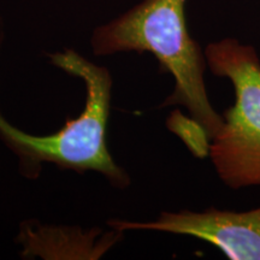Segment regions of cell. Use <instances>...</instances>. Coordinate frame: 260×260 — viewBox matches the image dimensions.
<instances>
[{
    "label": "cell",
    "instance_id": "6da1fadb",
    "mask_svg": "<svg viewBox=\"0 0 260 260\" xmlns=\"http://www.w3.org/2000/svg\"><path fill=\"white\" fill-rule=\"evenodd\" d=\"M90 46L95 56L124 52L152 53L175 88L160 107L181 105L211 140L223 124L205 84V51L187 27L186 0H142L118 17L94 29Z\"/></svg>",
    "mask_w": 260,
    "mask_h": 260
},
{
    "label": "cell",
    "instance_id": "7a4b0ae2",
    "mask_svg": "<svg viewBox=\"0 0 260 260\" xmlns=\"http://www.w3.org/2000/svg\"><path fill=\"white\" fill-rule=\"evenodd\" d=\"M51 63L79 77L86 87V103L79 117L46 135H32L16 128L0 112V139L19 159L24 176L37 178L42 164L63 170L96 171L113 187L126 188L130 177L113 160L106 145V128L111 106L112 79L106 68L92 63L74 50L51 53Z\"/></svg>",
    "mask_w": 260,
    "mask_h": 260
},
{
    "label": "cell",
    "instance_id": "3957f363",
    "mask_svg": "<svg viewBox=\"0 0 260 260\" xmlns=\"http://www.w3.org/2000/svg\"><path fill=\"white\" fill-rule=\"evenodd\" d=\"M209 69L232 82L235 102L210 141L209 155L230 189L260 187V58L254 46L235 38L205 47Z\"/></svg>",
    "mask_w": 260,
    "mask_h": 260
},
{
    "label": "cell",
    "instance_id": "277c9868",
    "mask_svg": "<svg viewBox=\"0 0 260 260\" xmlns=\"http://www.w3.org/2000/svg\"><path fill=\"white\" fill-rule=\"evenodd\" d=\"M111 228L191 236L217 247L230 260H260V207L236 212L216 207L194 212H161L152 222L110 219Z\"/></svg>",
    "mask_w": 260,
    "mask_h": 260
},
{
    "label": "cell",
    "instance_id": "5b68a950",
    "mask_svg": "<svg viewBox=\"0 0 260 260\" xmlns=\"http://www.w3.org/2000/svg\"><path fill=\"white\" fill-rule=\"evenodd\" d=\"M122 230L112 228L104 233L99 228L83 230L80 226L42 225L38 220L21 224L17 241L24 258L99 259L123 237Z\"/></svg>",
    "mask_w": 260,
    "mask_h": 260
}]
</instances>
